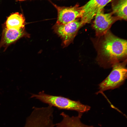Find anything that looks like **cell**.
<instances>
[{"label":"cell","mask_w":127,"mask_h":127,"mask_svg":"<svg viewBox=\"0 0 127 127\" xmlns=\"http://www.w3.org/2000/svg\"><path fill=\"white\" fill-rule=\"evenodd\" d=\"M101 44V56L98 59L99 65L105 68L112 67L115 63L126 60V40L119 38L108 31Z\"/></svg>","instance_id":"cell-1"},{"label":"cell","mask_w":127,"mask_h":127,"mask_svg":"<svg viewBox=\"0 0 127 127\" xmlns=\"http://www.w3.org/2000/svg\"><path fill=\"white\" fill-rule=\"evenodd\" d=\"M31 98H35L49 106L59 109L75 111L78 113L83 114L91 108L90 106L82 104L79 101L73 100L61 96L47 94L44 91L40 92L38 94H32Z\"/></svg>","instance_id":"cell-2"},{"label":"cell","mask_w":127,"mask_h":127,"mask_svg":"<svg viewBox=\"0 0 127 127\" xmlns=\"http://www.w3.org/2000/svg\"><path fill=\"white\" fill-rule=\"evenodd\" d=\"M126 64L127 60L115 64L110 74L99 84L97 93L116 88L123 84L127 78Z\"/></svg>","instance_id":"cell-3"},{"label":"cell","mask_w":127,"mask_h":127,"mask_svg":"<svg viewBox=\"0 0 127 127\" xmlns=\"http://www.w3.org/2000/svg\"><path fill=\"white\" fill-rule=\"evenodd\" d=\"M24 127H54V110L51 107H34Z\"/></svg>","instance_id":"cell-4"},{"label":"cell","mask_w":127,"mask_h":127,"mask_svg":"<svg viewBox=\"0 0 127 127\" xmlns=\"http://www.w3.org/2000/svg\"><path fill=\"white\" fill-rule=\"evenodd\" d=\"M83 25L80 20H75L65 24L56 23L53 28L54 31L62 39L64 46L71 42L79 29Z\"/></svg>","instance_id":"cell-5"},{"label":"cell","mask_w":127,"mask_h":127,"mask_svg":"<svg viewBox=\"0 0 127 127\" xmlns=\"http://www.w3.org/2000/svg\"><path fill=\"white\" fill-rule=\"evenodd\" d=\"M111 0H90L81 8V21L83 25L90 23L97 12Z\"/></svg>","instance_id":"cell-6"},{"label":"cell","mask_w":127,"mask_h":127,"mask_svg":"<svg viewBox=\"0 0 127 127\" xmlns=\"http://www.w3.org/2000/svg\"><path fill=\"white\" fill-rule=\"evenodd\" d=\"M53 4L57 12L56 23L65 24L73 21L80 17L81 8L77 6L66 7L59 6L54 4Z\"/></svg>","instance_id":"cell-7"},{"label":"cell","mask_w":127,"mask_h":127,"mask_svg":"<svg viewBox=\"0 0 127 127\" xmlns=\"http://www.w3.org/2000/svg\"><path fill=\"white\" fill-rule=\"evenodd\" d=\"M95 17L93 27L98 36L105 35L115 20L111 13H104L103 9L99 11Z\"/></svg>","instance_id":"cell-8"},{"label":"cell","mask_w":127,"mask_h":127,"mask_svg":"<svg viewBox=\"0 0 127 127\" xmlns=\"http://www.w3.org/2000/svg\"><path fill=\"white\" fill-rule=\"evenodd\" d=\"M30 35L25 31V28L17 30L7 29L3 27L0 42V48L3 47L5 51L8 47L23 37H29Z\"/></svg>","instance_id":"cell-9"},{"label":"cell","mask_w":127,"mask_h":127,"mask_svg":"<svg viewBox=\"0 0 127 127\" xmlns=\"http://www.w3.org/2000/svg\"><path fill=\"white\" fill-rule=\"evenodd\" d=\"M25 24L24 16L17 12L11 14L7 18L3 27L8 29L18 30L25 28Z\"/></svg>","instance_id":"cell-10"},{"label":"cell","mask_w":127,"mask_h":127,"mask_svg":"<svg viewBox=\"0 0 127 127\" xmlns=\"http://www.w3.org/2000/svg\"><path fill=\"white\" fill-rule=\"evenodd\" d=\"M113 13L118 18L127 19V0H119L112 7Z\"/></svg>","instance_id":"cell-11"},{"label":"cell","mask_w":127,"mask_h":127,"mask_svg":"<svg viewBox=\"0 0 127 127\" xmlns=\"http://www.w3.org/2000/svg\"><path fill=\"white\" fill-rule=\"evenodd\" d=\"M82 116L78 114V115L74 117L73 122L75 127H93L92 126L87 125L83 123L81 120Z\"/></svg>","instance_id":"cell-12"}]
</instances>
